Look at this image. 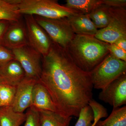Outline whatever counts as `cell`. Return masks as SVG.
<instances>
[{
    "label": "cell",
    "mask_w": 126,
    "mask_h": 126,
    "mask_svg": "<svg viewBox=\"0 0 126 126\" xmlns=\"http://www.w3.org/2000/svg\"><path fill=\"white\" fill-rule=\"evenodd\" d=\"M21 15L37 16L50 19L68 18L81 13L61 5L55 0H16Z\"/></svg>",
    "instance_id": "obj_3"
},
{
    "label": "cell",
    "mask_w": 126,
    "mask_h": 126,
    "mask_svg": "<svg viewBox=\"0 0 126 126\" xmlns=\"http://www.w3.org/2000/svg\"><path fill=\"white\" fill-rule=\"evenodd\" d=\"M32 106L38 111L48 110L59 113L47 89L38 81L34 86Z\"/></svg>",
    "instance_id": "obj_13"
},
{
    "label": "cell",
    "mask_w": 126,
    "mask_h": 126,
    "mask_svg": "<svg viewBox=\"0 0 126 126\" xmlns=\"http://www.w3.org/2000/svg\"><path fill=\"white\" fill-rule=\"evenodd\" d=\"M94 121L92 110L88 105L81 109L79 116V119L75 126H92Z\"/></svg>",
    "instance_id": "obj_22"
},
{
    "label": "cell",
    "mask_w": 126,
    "mask_h": 126,
    "mask_svg": "<svg viewBox=\"0 0 126 126\" xmlns=\"http://www.w3.org/2000/svg\"><path fill=\"white\" fill-rule=\"evenodd\" d=\"M95 126H126V106L113 109L105 120H99Z\"/></svg>",
    "instance_id": "obj_18"
},
{
    "label": "cell",
    "mask_w": 126,
    "mask_h": 126,
    "mask_svg": "<svg viewBox=\"0 0 126 126\" xmlns=\"http://www.w3.org/2000/svg\"><path fill=\"white\" fill-rule=\"evenodd\" d=\"M38 81L25 78L16 86L15 94L11 107L16 112L23 113L32 106L34 86Z\"/></svg>",
    "instance_id": "obj_11"
},
{
    "label": "cell",
    "mask_w": 126,
    "mask_h": 126,
    "mask_svg": "<svg viewBox=\"0 0 126 126\" xmlns=\"http://www.w3.org/2000/svg\"><path fill=\"white\" fill-rule=\"evenodd\" d=\"M107 48L109 53L115 58L126 62V51L117 47L114 44H108Z\"/></svg>",
    "instance_id": "obj_25"
},
{
    "label": "cell",
    "mask_w": 126,
    "mask_h": 126,
    "mask_svg": "<svg viewBox=\"0 0 126 126\" xmlns=\"http://www.w3.org/2000/svg\"><path fill=\"white\" fill-rule=\"evenodd\" d=\"M10 23L7 21L0 20V45H1L5 34Z\"/></svg>",
    "instance_id": "obj_28"
},
{
    "label": "cell",
    "mask_w": 126,
    "mask_h": 126,
    "mask_svg": "<svg viewBox=\"0 0 126 126\" xmlns=\"http://www.w3.org/2000/svg\"><path fill=\"white\" fill-rule=\"evenodd\" d=\"M40 126H69L72 117L48 110H39Z\"/></svg>",
    "instance_id": "obj_15"
},
{
    "label": "cell",
    "mask_w": 126,
    "mask_h": 126,
    "mask_svg": "<svg viewBox=\"0 0 126 126\" xmlns=\"http://www.w3.org/2000/svg\"><path fill=\"white\" fill-rule=\"evenodd\" d=\"M88 105L90 106L93 113L94 122L92 126H95L97 122L101 118L108 117L107 109L94 99L90 100Z\"/></svg>",
    "instance_id": "obj_21"
},
{
    "label": "cell",
    "mask_w": 126,
    "mask_h": 126,
    "mask_svg": "<svg viewBox=\"0 0 126 126\" xmlns=\"http://www.w3.org/2000/svg\"></svg>",
    "instance_id": "obj_31"
},
{
    "label": "cell",
    "mask_w": 126,
    "mask_h": 126,
    "mask_svg": "<svg viewBox=\"0 0 126 126\" xmlns=\"http://www.w3.org/2000/svg\"><path fill=\"white\" fill-rule=\"evenodd\" d=\"M113 44L117 47L126 51V37L118 39Z\"/></svg>",
    "instance_id": "obj_29"
},
{
    "label": "cell",
    "mask_w": 126,
    "mask_h": 126,
    "mask_svg": "<svg viewBox=\"0 0 126 126\" xmlns=\"http://www.w3.org/2000/svg\"><path fill=\"white\" fill-rule=\"evenodd\" d=\"M98 98L112 106L120 107L126 104V73L110 83L102 89Z\"/></svg>",
    "instance_id": "obj_9"
},
{
    "label": "cell",
    "mask_w": 126,
    "mask_h": 126,
    "mask_svg": "<svg viewBox=\"0 0 126 126\" xmlns=\"http://www.w3.org/2000/svg\"><path fill=\"white\" fill-rule=\"evenodd\" d=\"M26 27L28 45L44 56L48 52L52 40L36 22L34 16L23 15Z\"/></svg>",
    "instance_id": "obj_8"
},
{
    "label": "cell",
    "mask_w": 126,
    "mask_h": 126,
    "mask_svg": "<svg viewBox=\"0 0 126 126\" xmlns=\"http://www.w3.org/2000/svg\"><path fill=\"white\" fill-rule=\"evenodd\" d=\"M24 126H40L38 110L31 106L25 113Z\"/></svg>",
    "instance_id": "obj_23"
},
{
    "label": "cell",
    "mask_w": 126,
    "mask_h": 126,
    "mask_svg": "<svg viewBox=\"0 0 126 126\" xmlns=\"http://www.w3.org/2000/svg\"><path fill=\"white\" fill-rule=\"evenodd\" d=\"M90 73L93 88L102 90L126 73V62L109 53Z\"/></svg>",
    "instance_id": "obj_4"
},
{
    "label": "cell",
    "mask_w": 126,
    "mask_h": 126,
    "mask_svg": "<svg viewBox=\"0 0 126 126\" xmlns=\"http://www.w3.org/2000/svg\"><path fill=\"white\" fill-rule=\"evenodd\" d=\"M25 119V114L16 112L11 106L0 107V126H20Z\"/></svg>",
    "instance_id": "obj_16"
},
{
    "label": "cell",
    "mask_w": 126,
    "mask_h": 126,
    "mask_svg": "<svg viewBox=\"0 0 126 126\" xmlns=\"http://www.w3.org/2000/svg\"><path fill=\"white\" fill-rule=\"evenodd\" d=\"M16 87L7 83H0L1 107L11 106L15 94Z\"/></svg>",
    "instance_id": "obj_20"
},
{
    "label": "cell",
    "mask_w": 126,
    "mask_h": 126,
    "mask_svg": "<svg viewBox=\"0 0 126 126\" xmlns=\"http://www.w3.org/2000/svg\"><path fill=\"white\" fill-rule=\"evenodd\" d=\"M65 2V7L87 15L101 5V0H67Z\"/></svg>",
    "instance_id": "obj_19"
},
{
    "label": "cell",
    "mask_w": 126,
    "mask_h": 126,
    "mask_svg": "<svg viewBox=\"0 0 126 126\" xmlns=\"http://www.w3.org/2000/svg\"><path fill=\"white\" fill-rule=\"evenodd\" d=\"M99 5L93 10L92 12L89 14L90 19L97 29H102L101 23L100 19Z\"/></svg>",
    "instance_id": "obj_26"
},
{
    "label": "cell",
    "mask_w": 126,
    "mask_h": 126,
    "mask_svg": "<svg viewBox=\"0 0 126 126\" xmlns=\"http://www.w3.org/2000/svg\"><path fill=\"white\" fill-rule=\"evenodd\" d=\"M0 77L5 83L16 86L25 78V74L20 63L15 59L0 67Z\"/></svg>",
    "instance_id": "obj_12"
},
{
    "label": "cell",
    "mask_w": 126,
    "mask_h": 126,
    "mask_svg": "<svg viewBox=\"0 0 126 126\" xmlns=\"http://www.w3.org/2000/svg\"><path fill=\"white\" fill-rule=\"evenodd\" d=\"M14 59L15 56L12 50L0 45V67Z\"/></svg>",
    "instance_id": "obj_24"
},
{
    "label": "cell",
    "mask_w": 126,
    "mask_h": 126,
    "mask_svg": "<svg viewBox=\"0 0 126 126\" xmlns=\"http://www.w3.org/2000/svg\"><path fill=\"white\" fill-rule=\"evenodd\" d=\"M101 4L110 7H126V0H101Z\"/></svg>",
    "instance_id": "obj_27"
},
{
    "label": "cell",
    "mask_w": 126,
    "mask_h": 126,
    "mask_svg": "<svg viewBox=\"0 0 126 126\" xmlns=\"http://www.w3.org/2000/svg\"><path fill=\"white\" fill-rule=\"evenodd\" d=\"M111 19L107 27L98 30L94 37L105 43L113 44L118 39L126 37V7H110Z\"/></svg>",
    "instance_id": "obj_6"
},
{
    "label": "cell",
    "mask_w": 126,
    "mask_h": 126,
    "mask_svg": "<svg viewBox=\"0 0 126 126\" xmlns=\"http://www.w3.org/2000/svg\"><path fill=\"white\" fill-rule=\"evenodd\" d=\"M54 43L67 48L75 34L73 31L68 18L50 19L34 16Z\"/></svg>",
    "instance_id": "obj_5"
},
{
    "label": "cell",
    "mask_w": 126,
    "mask_h": 126,
    "mask_svg": "<svg viewBox=\"0 0 126 126\" xmlns=\"http://www.w3.org/2000/svg\"><path fill=\"white\" fill-rule=\"evenodd\" d=\"M38 82L47 89L59 113L65 116L79 117L93 99L90 72L81 69L66 49L52 41L49 50L42 57Z\"/></svg>",
    "instance_id": "obj_1"
},
{
    "label": "cell",
    "mask_w": 126,
    "mask_h": 126,
    "mask_svg": "<svg viewBox=\"0 0 126 126\" xmlns=\"http://www.w3.org/2000/svg\"><path fill=\"white\" fill-rule=\"evenodd\" d=\"M28 45L27 31L24 18L11 22L6 32L1 45L12 50Z\"/></svg>",
    "instance_id": "obj_10"
},
{
    "label": "cell",
    "mask_w": 126,
    "mask_h": 126,
    "mask_svg": "<svg viewBox=\"0 0 126 126\" xmlns=\"http://www.w3.org/2000/svg\"><path fill=\"white\" fill-rule=\"evenodd\" d=\"M108 44L94 36L75 34L66 49L78 67L90 72L109 53Z\"/></svg>",
    "instance_id": "obj_2"
},
{
    "label": "cell",
    "mask_w": 126,
    "mask_h": 126,
    "mask_svg": "<svg viewBox=\"0 0 126 126\" xmlns=\"http://www.w3.org/2000/svg\"><path fill=\"white\" fill-rule=\"evenodd\" d=\"M68 19L75 34L94 36L98 30L89 15L79 13L71 16Z\"/></svg>",
    "instance_id": "obj_14"
},
{
    "label": "cell",
    "mask_w": 126,
    "mask_h": 126,
    "mask_svg": "<svg viewBox=\"0 0 126 126\" xmlns=\"http://www.w3.org/2000/svg\"><path fill=\"white\" fill-rule=\"evenodd\" d=\"M16 0H0V20L18 21L23 17Z\"/></svg>",
    "instance_id": "obj_17"
},
{
    "label": "cell",
    "mask_w": 126,
    "mask_h": 126,
    "mask_svg": "<svg viewBox=\"0 0 126 126\" xmlns=\"http://www.w3.org/2000/svg\"><path fill=\"white\" fill-rule=\"evenodd\" d=\"M11 50L24 70L26 78L38 81L42 72V55L29 45Z\"/></svg>",
    "instance_id": "obj_7"
},
{
    "label": "cell",
    "mask_w": 126,
    "mask_h": 126,
    "mask_svg": "<svg viewBox=\"0 0 126 126\" xmlns=\"http://www.w3.org/2000/svg\"><path fill=\"white\" fill-rule=\"evenodd\" d=\"M5 83L4 82V81L2 80L1 78H0V83Z\"/></svg>",
    "instance_id": "obj_30"
}]
</instances>
